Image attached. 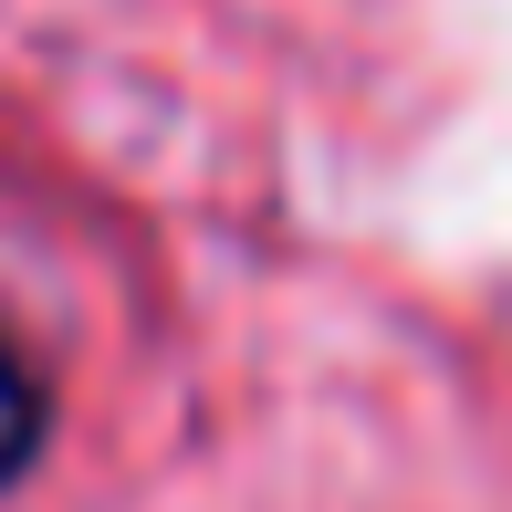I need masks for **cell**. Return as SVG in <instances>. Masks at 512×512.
Wrapping results in <instances>:
<instances>
[{"label": "cell", "mask_w": 512, "mask_h": 512, "mask_svg": "<svg viewBox=\"0 0 512 512\" xmlns=\"http://www.w3.org/2000/svg\"><path fill=\"white\" fill-rule=\"evenodd\" d=\"M42 429H53V408H42V377L0 345V492H11L21 471L42 460Z\"/></svg>", "instance_id": "1"}]
</instances>
